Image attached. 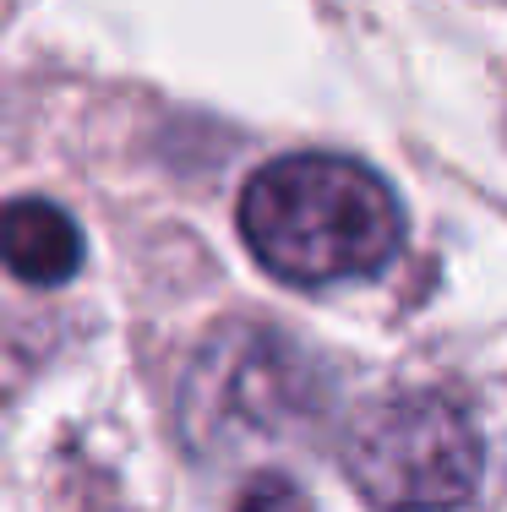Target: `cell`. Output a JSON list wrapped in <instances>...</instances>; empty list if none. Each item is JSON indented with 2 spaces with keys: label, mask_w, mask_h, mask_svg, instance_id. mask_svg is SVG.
Here are the masks:
<instances>
[{
  "label": "cell",
  "mask_w": 507,
  "mask_h": 512,
  "mask_svg": "<svg viewBox=\"0 0 507 512\" xmlns=\"http://www.w3.org/2000/svg\"><path fill=\"white\" fill-rule=\"evenodd\" d=\"M344 474L377 512H453L475 502L486 447L448 393H388L355 409L338 442Z\"/></svg>",
  "instance_id": "3957f363"
},
{
  "label": "cell",
  "mask_w": 507,
  "mask_h": 512,
  "mask_svg": "<svg viewBox=\"0 0 507 512\" xmlns=\"http://www.w3.org/2000/svg\"><path fill=\"white\" fill-rule=\"evenodd\" d=\"M240 240L279 284L328 289L377 278L404 246V207L377 169L338 153H289L240 191Z\"/></svg>",
  "instance_id": "6da1fadb"
},
{
  "label": "cell",
  "mask_w": 507,
  "mask_h": 512,
  "mask_svg": "<svg viewBox=\"0 0 507 512\" xmlns=\"http://www.w3.org/2000/svg\"><path fill=\"white\" fill-rule=\"evenodd\" d=\"M235 512H311V496L289 474H251L235 496Z\"/></svg>",
  "instance_id": "5b68a950"
},
{
  "label": "cell",
  "mask_w": 507,
  "mask_h": 512,
  "mask_svg": "<svg viewBox=\"0 0 507 512\" xmlns=\"http://www.w3.org/2000/svg\"><path fill=\"white\" fill-rule=\"evenodd\" d=\"M0 267L17 284L60 289L82 267V229L66 207L44 197H17L0 207Z\"/></svg>",
  "instance_id": "277c9868"
},
{
  "label": "cell",
  "mask_w": 507,
  "mask_h": 512,
  "mask_svg": "<svg viewBox=\"0 0 507 512\" xmlns=\"http://www.w3.org/2000/svg\"><path fill=\"white\" fill-rule=\"evenodd\" d=\"M333 409L328 371L311 349L262 322L208 333L180 387V436L202 463L306 447Z\"/></svg>",
  "instance_id": "7a4b0ae2"
}]
</instances>
